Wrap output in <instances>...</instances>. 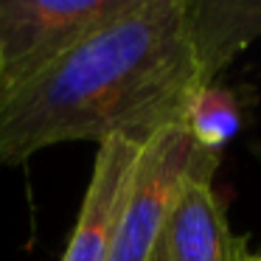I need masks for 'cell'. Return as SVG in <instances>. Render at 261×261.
Segmentation results:
<instances>
[{"label": "cell", "mask_w": 261, "mask_h": 261, "mask_svg": "<svg viewBox=\"0 0 261 261\" xmlns=\"http://www.w3.org/2000/svg\"><path fill=\"white\" fill-rule=\"evenodd\" d=\"M188 17L202 85L261 37V0H188Z\"/></svg>", "instance_id": "6"}, {"label": "cell", "mask_w": 261, "mask_h": 261, "mask_svg": "<svg viewBox=\"0 0 261 261\" xmlns=\"http://www.w3.org/2000/svg\"><path fill=\"white\" fill-rule=\"evenodd\" d=\"M197 158L191 135L186 124H174L158 129L141 146L132 186L126 194V205L118 222V233L113 242L110 261H146L163 219L186 180Z\"/></svg>", "instance_id": "3"}, {"label": "cell", "mask_w": 261, "mask_h": 261, "mask_svg": "<svg viewBox=\"0 0 261 261\" xmlns=\"http://www.w3.org/2000/svg\"><path fill=\"white\" fill-rule=\"evenodd\" d=\"M129 0H0V101Z\"/></svg>", "instance_id": "2"}, {"label": "cell", "mask_w": 261, "mask_h": 261, "mask_svg": "<svg viewBox=\"0 0 261 261\" xmlns=\"http://www.w3.org/2000/svg\"><path fill=\"white\" fill-rule=\"evenodd\" d=\"M199 87L188 0H129L0 101V163L70 141L146 143Z\"/></svg>", "instance_id": "1"}, {"label": "cell", "mask_w": 261, "mask_h": 261, "mask_svg": "<svg viewBox=\"0 0 261 261\" xmlns=\"http://www.w3.org/2000/svg\"><path fill=\"white\" fill-rule=\"evenodd\" d=\"M219 160L222 154L197 149L146 261H244L250 255V236L230 227L214 188Z\"/></svg>", "instance_id": "4"}, {"label": "cell", "mask_w": 261, "mask_h": 261, "mask_svg": "<svg viewBox=\"0 0 261 261\" xmlns=\"http://www.w3.org/2000/svg\"><path fill=\"white\" fill-rule=\"evenodd\" d=\"M141 146L143 143L129 138H107L98 143L85 202L62 261H110Z\"/></svg>", "instance_id": "5"}, {"label": "cell", "mask_w": 261, "mask_h": 261, "mask_svg": "<svg viewBox=\"0 0 261 261\" xmlns=\"http://www.w3.org/2000/svg\"><path fill=\"white\" fill-rule=\"evenodd\" d=\"M182 124L194 146L208 154H222V149L239 135L242 107L227 87L202 85L182 110Z\"/></svg>", "instance_id": "7"}, {"label": "cell", "mask_w": 261, "mask_h": 261, "mask_svg": "<svg viewBox=\"0 0 261 261\" xmlns=\"http://www.w3.org/2000/svg\"><path fill=\"white\" fill-rule=\"evenodd\" d=\"M244 261H261V253H255V255L250 253V255H247V258H244Z\"/></svg>", "instance_id": "8"}]
</instances>
